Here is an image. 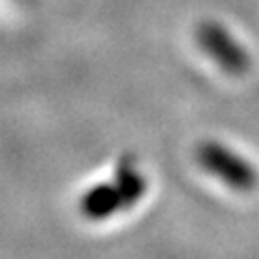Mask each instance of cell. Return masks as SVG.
<instances>
[{
	"instance_id": "2",
	"label": "cell",
	"mask_w": 259,
	"mask_h": 259,
	"mask_svg": "<svg viewBox=\"0 0 259 259\" xmlns=\"http://www.w3.org/2000/svg\"><path fill=\"white\" fill-rule=\"evenodd\" d=\"M200 163H204V167L214 174L217 178H221L225 184L233 186V188H249L255 182V171L253 167L239 157L237 153H233L231 149L223 147V145H204L200 147Z\"/></svg>"
},
{
	"instance_id": "1",
	"label": "cell",
	"mask_w": 259,
	"mask_h": 259,
	"mask_svg": "<svg viewBox=\"0 0 259 259\" xmlns=\"http://www.w3.org/2000/svg\"><path fill=\"white\" fill-rule=\"evenodd\" d=\"M143 194L145 182L141 174L124 159L122 163H118L114 182H102L84 194L80 210L92 221H102L118 210L131 208L135 202L141 200Z\"/></svg>"
}]
</instances>
